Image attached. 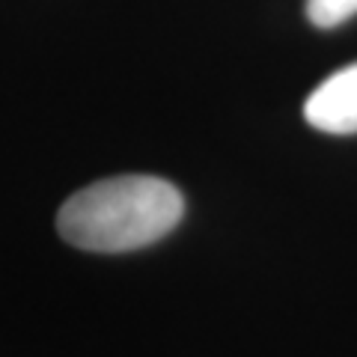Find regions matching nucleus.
I'll use <instances>...</instances> for the list:
<instances>
[{"mask_svg":"<svg viewBox=\"0 0 357 357\" xmlns=\"http://www.w3.org/2000/svg\"><path fill=\"white\" fill-rule=\"evenodd\" d=\"M185 197L158 176H114L81 188L57 211L66 244L89 253H128L161 241L178 227Z\"/></svg>","mask_w":357,"mask_h":357,"instance_id":"1","label":"nucleus"},{"mask_svg":"<svg viewBox=\"0 0 357 357\" xmlns=\"http://www.w3.org/2000/svg\"><path fill=\"white\" fill-rule=\"evenodd\" d=\"M304 119L325 134H357V63L333 72L312 89Z\"/></svg>","mask_w":357,"mask_h":357,"instance_id":"2","label":"nucleus"},{"mask_svg":"<svg viewBox=\"0 0 357 357\" xmlns=\"http://www.w3.org/2000/svg\"><path fill=\"white\" fill-rule=\"evenodd\" d=\"M357 15V0H307V18L316 27H337Z\"/></svg>","mask_w":357,"mask_h":357,"instance_id":"3","label":"nucleus"}]
</instances>
